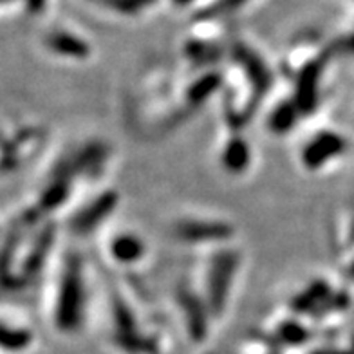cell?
I'll return each mask as SVG.
<instances>
[{
  "instance_id": "1",
  "label": "cell",
  "mask_w": 354,
  "mask_h": 354,
  "mask_svg": "<svg viewBox=\"0 0 354 354\" xmlns=\"http://www.w3.org/2000/svg\"><path fill=\"white\" fill-rule=\"evenodd\" d=\"M85 309V284L82 259L76 253L67 257L62 268L55 302V324L62 333H76L82 327Z\"/></svg>"
},
{
  "instance_id": "2",
  "label": "cell",
  "mask_w": 354,
  "mask_h": 354,
  "mask_svg": "<svg viewBox=\"0 0 354 354\" xmlns=\"http://www.w3.org/2000/svg\"><path fill=\"white\" fill-rule=\"evenodd\" d=\"M237 264L239 255L233 252H221L212 261L206 279V306L212 315H219L223 311Z\"/></svg>"
},
{
  "instance_id": "3",
  "label": "cell",
  "mask_w": 354,
  "mask_h": 354,
  "mask_svg": "<svg viewBox=\"0 0 354 354\" xmlns=\"http://www.w3.org/2000/svg\"><path fill=\"white\" fill-rule=\"evenodd\" d=\"M347 149V143L340 134L331 131H322L315 134L306 143L300 152V161L308 170H318L329 165L333 159L342 156Z\"/></svg>"
},
{
  "instance_id": "4",
  "label": "cell",
  "mask_w": 354,
  "mask_h": 354,
  "mask_svg": "<svg viewBox=\"0 0 354 354\" xmlns=\"http://www.w3.org/2000/svg\"><path fill=\"white\" fill-rule=\"evenodd\" d=\"M44 46L55 56L67 58V60H87L88 56L93 55V47L87 38L67 26H55L49 29L44 37Z\"/></svg>"
},
{
  "instance_id": "5",
  "label": "cell",
  "mask_w": 354,
  "mask_h": 354,
  "mask_svg": "<svg viewBox=\"0 0 354 354\" xmlns=\"http://www.w3.org/2000/svg\"><path fill=\"white\" fill-rule=\"evenodd\" d=\"M176 235L185 243H221L233 237V228L223 221L183 219L176 224Z\"/></svg>"
},
{
  "instance_id": "6",
  "label": "cell",
  "mask_w": 354,
  "mask_h": 354,
  "mask_svg": "<svg viewBox=\"0 0 354 354\" xmlns=\"http://www.w3.org/2000/svg\"><path fill=\"white\" fill-rule=\"evenodd\" d=\"M118 206V194L112 190L103 192L94 197L88 205H85L73 219V228L78 233H91L100 223L107 219L114 208Z\"/></svg>"
},
{
  "instance_id": "7",
  "label": "cell",
  "mask_w": 354,
  "mask_h": 354,
  "mask_svg": "<svg viewBox=\"0 0 354 354\" xmlns=\"http://www.w3.org/2000/svg\"><path fill=\"white\" fill-rule=\"evenodd\" d=\"M88 4L114 17L140 19L152 11L161 0H85Z\"/></svg>"
},
{
  "instance_id": "8",
  "label": "cell",
  "mask_w": 354,
  "mask_h": 354,
  "mask_svg": "<svg viewBox=\"0 0 354 354\" xmlns=\"http://www.w3.org/2000/svg\"><path fill=\"white\" fill-rule=\"evenodd\" d=\"M112 261L122 266H134L147 253V246L136 233H120L111 241L109 246Z\"/></svg>"
},
{
  "instance_id": "9",
  "label": "cell",
  "mask_w": 354,
  "mask_h": 354,
  "mask_svg": "<svg viewBox=\"0 0 354 354\" xmlns=\"http://www.w3.org/2000/svg\"><path fill=\"white\" fill-rule=\"evenodd\" d=\"M252 163V150L241 136H233L223 150V167L230 174H243Z\"/></svg>"
},
{
  "instance_id": "10",
  "label": "cell",
  "mask_w": 354,
  "mask_h": 354,
  "mask_svg": "<svg viewBox=\"0 0 354 354\" xmlns=\"http://www.w3.org/2000/svg\"><path fill=\"white\" fill-rule=\"evenodd\" d=\"M300 116H304V114L300 112L297 102L295 100H286V102H282L273 109V112L268 118V127H270V131L273 134H288V132L293 131V127L297 125Z\"/></svg>"
},
{
  "instance_id": "11",
  "label": "cell",
  "mask_w": 354,
  "mask_h": 354,
  "mask_svg": "<svg viewBox=\"0 0 354 354\" xmlns=\"http://www.w3.org/2000/svg\"><path fill=\"white\" fill-rule=\"evenodd\" d=\"M275 338L280 344H304L311 338V333H309L308 327H304L299 320L295 318H289V320H284L277 327Z\"/></svg>"
},
{
  "instance_id": "12",
  "label": "cell",
  "mask_w": 354,
  "mask_h": 354,
  "mask_svg": "<svg viewBox=\"0 0 354 354\" xmlns=\"http://www.w3.org/2000/svg\"><path fill=\"white\" fill-rule=\"evenodd\" d=\"M2 347L11 353H20L28 349L33 342V333L28 327H10L8 324L2 329Z\"/></svg>"
},
{
  "instance_id": "13",
  "label": "cell",
  "mask_w": 354,
  "mask_h": 354,
  "mask_svg": "<svg viewBox=\"0 0 354 354\" xmlns=\"http://www.w3.org/2000/svg\"><path fill=\"white\" fill-rule=\"evenodd\" d=\"M344 46H345V47H349L351 51H354V33L351 35V37L345 38V40H344Z\"/></svg>"
},
{
  "instance_id": "14",
  "label": "cell",
  "mask_w": 354,
  "mask_h": 354,
  "mask_svg": "<svg viewBox=\"0 0 354 354\" xmlns=\"http://www.w3.org/2000/svg\"><path fill=\"white\" fill-rule=\"evenodd\" d=\"M313 354H349V353H342V351H331V349H320V351H315Z\"/></svg>"
},
{
  "instance_id": "15",
  "label": "cell",
  "mask_w": 354,
  "mask_h": 354,
  "mask_svg": "<svg viewBox=\"0 0 354 354\" xmlns=\"http://www.w3.org/2000/svg\"><path fill=\"white\" fill-rule=\"evenodd\" d=\"M172 2L177 6H181V8H185V6L194 4V2H201V0H172Z\"/></svg>"
}]
</instances>
